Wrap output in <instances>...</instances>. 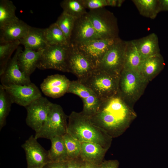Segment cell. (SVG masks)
Returning <instances> with one entry per match:
<instances>
[{
    "label": "cell",
    "instance_id": "6da1fadb",
    "mask_svg": "<svg viewBox=\"0 0 168 168\" xmlns=\"http://www.w3.org/2000/svg\"><path fill=\"white\" fill-rule=\"evenodd\" d=\"M129 116L128 105L117 94L102 100L96 113L89 118L94 124L112 138L122 132Z\"/></svg>",
    "mask_w": 168,
    "mask_h": 168
},
{
    "label": "cell",
    "instance_id": "7a4b0ae2",
    "mask_svg": "<svg viewBox=\"0 0 168 168\" xmlns=\"http://www.w3.org/2000/svg\"><path fill=\"white\" fill-rule=\"evenodd\" d=\"M67 132L81 142L97 144L109 149L112 138L94 124L90 118L82 112H72L68 117Z\"/></svg>",
    "mask_w": 168,
    "mask_h": 168
},
{
    "label": "cell",
    "instance_id": "3957f363",
    "mask_svg": "<svg viewBox=\"0 0 168 168\" xmlns=\"http://www.w3.org/2000/svg\"><path fill=\"white\" fill-rule=\"evenodd\" d=\"M119 79V76L96 68L86 78L79 81L90 88L100 99L103 100L117 94Z\"/></svg>",
    "mask_w": 168,
    "mask_h": 168
},
{
    "label": "cell",
    "instance_id": "277c9868",
    "mask_svg": "<svg viewBox=\"0 0 168 168\" xmlns=\"http://www.w3.org/2000/svg\"><path fill=\"white\" fill-rule=\"evenodd\" d=\"M148 82L138 70L123 69L119 76L118 94L128 105L134 103Z\"/></svg>",
    "mask_w": 168,
    "mask_h": 168
},
{
    "label": "cell",
    "instance_id": "5b68a950",
    "mask_svg": "<svg viewBox=\"0 0 168 168\" xmlns=\"http://www.w3.org/2000/svg\"><path fill=\"white\" fill-rule=\"evenodd\" d=\"M67 116L59 105L52 103L47 118L40 129L35 133L37 139L62 136L67 132Z\"/></svg>",
    "mask_w": 168,
    "mask_h": 168
},
{
    "label": "cell",
    "instance_id": "8992f818",
    "mask_svg": "<svg viewBox=\"0 0 168 168\" xmlns=\"http://www.w3.org/2000/svg\"><path fill=\"white\" fill-rule=\"evenodd\" d=\"M87 15L100 38H119L117 19L112 12L104 7L90 10Z\"/></svg>",
    "mask_w": 168,
    "mask_h": 168
},
{
    "label": "cell",
    "instance_id": "52a82bcc",
    "mask_svg": "<svg viewBox=\"0 0 168 168\" xmlns=\"http://www.w3.org/2000/svg\"><path fill=\"white\" fill-rule=\"evenodd\" d=\"M69 45H48L43 49L37 65L41 70L52 69L68 72L67 58Z\"/></svg>",
    "mask_w": 168,
    "mask_h": 168
},
{
    "label": "cell",
    "instance_id": "ba28073f",
    "mask_svg": "<svg viewBox=\"0 0 168 168\" xmlns=\"http://www.w3.org/2000/svg\"><path fill=\"white\" fill-rule=\"evenodd\" d=\"M125 44L126 41L118 38L106 52L97 68L120 76L124 68Z\"/></svg>",
    "mask_w": 168,
    "mask_h": 168
},
{
    "label": "cell",
    "instance_id": "9c48e42d",
    "mask_svg": "<svg viewBox=\"0 0 168 168\" xmlns=\"http://www.w3.org/2000/svg\"><path fill=\"white\" fill-rule=\"evenodd\" d=\"M67 66L68 72L76 76L79 81L86 78L96 69L79 50L77 45L73 44H70L68 47Z\"/></svg>",
    "mask_w": 168,
    "mask_h": 168
},
{
    "label": "cell",
    "instance_id": "30bf717a",
    "mask_svg": "<svg viewBox=\"0 0 168 168\" xmlns=\"http://www.w3.org/2000/svg\"><path fill=\"white\" fill-rule=\"evenodd\" d=\"M51 103L42 96L25 107L27 111L26 123L35 133L39 131L45 122Z\"/></svg>",
    "mask_w": 168,
    "mask_h": 168
},
{
    "label": "cell",
    "instance_id": "8fae6325",
    "mask_svg": "<svg viewBox=\"0 0 168 168\" xmlns=\"http://www.w3.org/2000/svg\"><path fill=\"white\" fill-rule=\"evenodd\" d=\"M118 38L100 39L77 45L79 50L87 58L96 69L106 52Z\"/></svg>",
    "mask_w": 168,
    "mask_h": 168
},
{
    "label": "cell",
    "instance_id": "7c38bea8",
    "mask_svg": "<svg viewBox=\"0 0 168 168\" xmlns=\"http://www.w3.org/2000/svg\"><path fill=\"white\" fill-rule=\"evenodd\" d=\"M3 86L12 104L16 103L25 107L42 96L40 89L32 82L27 85Z\"/></svg>",
    "mask_w": 168,
    "mask_h": 168
},
{
    "label": "cell",
    "instance_id": "4fadbf2b",
    "mask_svg": "<svg viewBox=\"0 0 168 168\" xmlns=\"http://www.w3.org/2000/svg\"><path fill=\"white\" fill-rule=\"evenodd\" d=\"M37 139L31 135L21 145L26 153L27 168H43L51 162L48 151L38 142Z\"/></svg>",
    "mask_w": 168,
    "mask_h": 168
},
{
    "label": "cell",
    "instance_id": "5bb4252c",
    "mask_svg": "<svg viewBox=\"0 0 168 168\" xmlns=\"http://www.w3.org/2000/svg\"><path fill=\"white\" fill-rule=\"evenodd\" d=\"M22 50L19 46L9 61L4 72L0 75L1 85L4 86L12 85H27L31 83L30 78L26 76L20 70L18 63V56Z\"/></svg>",
    "mask_w": 168,
    "mask_h": 168
},
{
    "label": "cell",
    "instance_id": "9a60e30c",
    "mask_svg": "<svg viewBox=\"0 0 168 168\" xmlns=\"http://www.w3.org/2000/svg\"><path fill=\"white\" fill-rule=\"evenodd\" d=\"M100 39L101 38L93 26L87 13L76 19L71 36L70 44L77 45Z\"/></svg>",
    "mask_w": 168,
    "mask_h": 168
},
{
    "label": "cell",
    "instance_id": "2e32d148",
    "mask_svg": "<svg viewBox=\"0 0 168 168\" xmlns=\"http://www.w3.org/2000/svg\"><path fill=\"white\" fill-rule=\"evenodd\" d=\"M70 82L64 75H51L44 80L40 84V89L45 96L53 98H58L67 93Z\"/></svg>",
    "mask_w": 168,
    "mask_h": 168
},
{
    "label": "cell",
    "instance_id": "e0dca14e",
    "mask_svg": "<svg viewBox=\"0 0 168 168\" xmlns=\"http://www.w3.org/2000/svg\"><path fill=\"white\" fill-rule=\"evenodd\" d=\"M67 93H72L79 97L82 101L83 109L85 110L95 109L100 101V99L90 88L77 80L71 81Z\"/></svg>",
    "mask_w": 168,
    "mask_h": 168
},
{
    "label": "cell",
    "instance_id": "ac0fdd59",
    "mask_svg": "<svg viewBox=\"0 0 168 168\" xmlns=\"http://www.w3.org/2000/svg\"><path fill=\"white\" fill-rule=\"evenodd\" d=\"M30 27L19 19L0 28V43L20 41L27 35Z\"/></svg>",
    "mask_w": 168,
    "mask_h": 168
},
{
    "label": "cell",
    "instance_id": "d6986e66",
    "mask_svg": "<svg viewBox=\"0 0 168 168\" xmlns=\"http://www.w3.org/2000/svg\"><path fill=\"white\" fill-rule=\"evenodd\" d=\"M133 40L142 60L160 54L158 38L154 33Z\"/></svg>",
    "mask_w": 168,
    "mask_h": 168
},
{
    "label": "cell",
    "instance_id": "ffe728a7",
    "mask_svg": "<svg viewBox=\"0 0 168 168\" xmlns=\"http://www.w3.org/2000/svg\"><path fill=\"white\" fill-rule=\"evenodd\" d=\"M108 149L96 143L81 142L80 157L83 161L100 165L104 160Z\"/></svg>",
    "mask_w": 168,
    "mask_h": 168
},
{
    "label": "cell",
    "instance_id": "44dd1931",
    "mask_svg": "<svg viewBox=\"0 0 168 168\" xmlns=\"http://www.w3.org/2000/svg\"><path fill=\"white\" fill-rule=\"evenodd\" d=\"M165 64L163 57L159 54L143 60L138 71L149 82L162 70Z\"/></svg>",
    "mask_w": 168,
    "mask_h": 168
},
{
    "label": "cell",
    "instance_id": "7402d4cb",
    "mask_svg": "<svg viewBox=\"0 0 168 168\" xmlns=\"http://www.w3.org/2000/svg\"><path fill=\"white\" fill-rule=\"evenodd\" d=\"M43 50L35 51L24 48L19 54L18 63L20 69L27 77H30L37 68Z\"/></svg>",
    "mask_w": 168,
    "mask_h": 168
},
{
    "label": "cell",
    "instance_id": "603a6c76",
    "mask_svg": "<svg viewBox=\"0 0 168 168\" xmlns=\"http://www.w3.org/2000/svg\"><path fill=\"white\" fill-rule=\"evenodd\" d=\"M45 28L30 26L27 35L19 41L24 48L35 51L44 49L48 44L44 36Z\"/></svg>",
    "mask_w": 168,
    "mask_h": 168
},
{
    "label": "cell",
    "instance_id": "cb8c5ba5",
    "mask_svg": "<svg viewBox=\"0 0 168 168\" xmlns=\"http://www.w3.org/2000/svg\"><path fill=\"white\" fill-rule=\"evenodd\" d=\"M142 60L133 40L126 41L123 69L138 71Z\"/></svg>",
    "mask_w": 168,
    "mask_h": 168
},
{
    "label": "cell",
    "instance_id": "d4e9b609",
    "mask_svg": "<svg viewBox=\"0 0 168 168\" xmlns=\"http://www.w3.org/2000/svg\"><path fill=\"white\" fill-rule=\"evenodd\" d=\"M50 140L51 146L48 152L51 161H68L69 159L63 136L52 138Z\"/></svg>",
    "mask_w": 168,
    "mask_h": 168
},
{
    "label": "cell",
    "instance_id": "484cf974",
    "mask_svg": "<svg viewBox=\"0 0 168 168\" xmlns=\"http://www.w3.org/2000/svg\"><path fill=\"white\" fill-rule=\"evenodd\" d=\"M16 7L9 0H0V28L19 20L16 15Z\"/></svg>",
    "mask_w": 168,
    "mask_h": 168
},
{
    "label": "cell",
    "instance_id": "4316f807",
    "mask_svg": "<svg viewBox=\"0 0 168 168\" xmlns=\"http://www.w3.org/2000/svg\"><path fill=\"white\" fill-rule=\"evenodd\" d=\"M44 33L48 45H69L63 32L55 22L45 28Z\"/></svg>",
    "mask_w": 168,
    "mask_h": 168
},
{
    "label": "cell",
    "instance_id": "83f0119b",
    "mask_svg": "<svg viewBox=\"0 0 168 168\" xmlns=\"http://www.w3.org/2000/svg\"><path fill=\"white\" fill-rule=\"evenodd\" d=\"M139 14L143 16L154 19L159 13L158 0H132Z\"/></svg>",
    "mask_w": 168,
    "mask_h": 168
},
{
    "label": "cell",
    "instance_id": "f1b7e54d",
    "mask_svg": "<svg viewBox=\"0 0 168 168\" xmlns=\"http://www.w3.org/2000/svg\"><path fill=\"white\" fill-rule=\"evenodd\" d=\"M60 5L63 12L76 18L87 13L81 0H63Z\"/></svg>",
    "mask_w": 168,
    "mask_h": 168
},
{
    "label": "cell",
    "instance_id": "f546056e",
    "mask_svg": "<svg viewBox=\"0 0 168 168\" xmlns=\"http://www.w3.org/2000/svg\"><path fill=\"white\" fill-rule=\"evenodd\" d=\"M20 44L19 41L0 43V75L5 71L12 55Z\"/></svg>",
    "mask_w": 168,
    "mask_h": 168
},
{
    "label": "cell",
    "instance_id": "4dcf8cb0",
    "mask_svg": "<svg viewBox=\"0 0 168 168\" xmlns=\"http://www.w3.org/2000/svg\"><path fill=\"white\" fill-rule=\"evenodd\" d=\"M12 104L9 95L2 85H0V130L6 124V118Z\"/></svg>",
    "mask_w": 168,
    "mask_h": 168
},
{
    "label": "cell",
    "instance_id": "1f68e13d",
    "mask_svg": "<svg viewBox=\"0 0 168 168\" xmlns=\"http://www.w3.org/2000/svg\"><path fill=\"white\" fill-rule=\"evenodd\" d=\"M76 19L63 12L55 22L63 32L69 45L72 32Z\"/></svg>",
    "mask_w": 168,
    "mask_h": 168
},
{
    "label": "cell",
    "instance_id": "d6a6232c",
    "mask_svg": "<svg viewBox=\"0 0 168 168\" xmlns=\"http://www.w3.org/2000/svg\"><path fill=\"white\" fill-rule=\"evenodd\" d=\"M63 137L67 150L69 160L79 157L81 142L67 133Z\"/></svg>",
    "mask_w": 168,
    "mask_h": 168
},
{
    "label": "cell",
    "instance_id": "836d02e7",
    "mask_svg": "<svg viewBox=\"0 0 168 168\" xmlns=\"http://www.w3.org/2000/svg\"><path fill=\"white\" fill-rule=\"evenodd\" d=\"M85 8L90 10L107 6L106 0H81Z\"/></svg>",
    "mask_w": 168,
    "mask_h": 168
},
{
    "label": "cell",
    "instance_id": "e575fe53",
    "mask_svg": "<svg viewBox=\"0 0 168 168\" xmlns=\"http://www.w3.org/2000/svg\"><path fill=\"white\" fill-rule=\"evenodd\" d=\"M119 166L117 160H104L100 165V168H119Z\"/></svg>",
    "mask_w": 168,
    "mask_h": 168
},
{
    "label": "cell",
    "instance_id": "d590c367",
    "mask_svg": "<svg viewBox=\"0 0 168 168\" xmlns=\"http://www.w3.org/2000/svg\"><path fill=\"white\" fill-rule=\"evenodd\" d=\"M67 162H49L43 168H67Z\"/></svg>",
    "mask_w": 168,
    "mask_h": 168
},
{
    "label": "cell",
    "instance_id": "8d00e7d4",
    "mask_svg": "<svg viewBox=\"0 0 168 168\" xmlns=\"http://www.w3.org/2000/svg\"><path fill=\"white\" fill-rule=\"evenodd\" d=\"M83 160L79 157L67 162V168H82Z\"/></svg>",
    "mask_w": 168,
    "mask_h": 168
},
{
    "label": "cell",
    "instance_id": "74e56055",
    "mask_svg": "<svg viewBox=\"0 0 168 168\" xmlns=\"http://www.w3.org/2000/svg\"><path fill=\"white\" fill-rule=\"evenodd\" d=\"M159 12L163 11H168V0H158Z\"/></svg>",
    "mask_w": 168,
    "mask_h": 168
},
{
    "label": "cell",
    "instance_id": "f35d334b",
    "mask_svg": "<svg viewBox=\"0 0 168 168\" xmlns=\"http://www.w3.org/2000/svg\"><path fill=\"white\" fill-rule=\"evenodd\" d=\"M82 168H100V165H96L83 160Z\"/></svg>",
    "mask_w": 168,
    "mask_h": 168
},
{
    "label": "cell",
    "instance_id": "ab89813d",
    "mask_svg": "<svg viewBox=\"0 0 168 168\" xmlns=\"http://www.w3.org/2000/svg\"><path fill=\"white\" fill-rule=\"evenodd\" d=\"M107 6L118 7V0H106Z\"/></svg>",
    "mask_w": 168,
    "mask_h": 168
},
{
    "label": "cell",
    "instance_id": "60d3db41",
    "mask_svg": "<svg viewBox=\"0 0 168 168\" xmlns=\"http://www.w3.org/2000/svg\"><path fill=\"white\" fill-rule=\"evenodd\" d=\"M124 0H118V7H120L121 6L122 4L124 2Z\"/></svg>",
    "mask_w": 168,
    "mask_h": 168
}]
</instances>
